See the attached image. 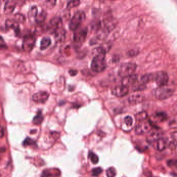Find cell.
Listing matches in <instances>:
<instances>
[{
  "label": "cell",
  "instance_id": "1",
  "mask_svg": "<svg viewBox=\"0 0 177 177\" xmlns=\"http://www.w3.org/2000/svg\"><path fill=\"white\" fill-rule=\"evenodd\" d=\"M96 49L97 54L93 59L91 64V69L94 72L100 73L104 71V70L106 68V49L103 47H100Z\"/></svg>",
  "mask_w": 177,
  "mask_h": 177
},
{
  "label": "cell",
  "instance_id": "2",
  "mask_svg": "<svg viewBox=\"0 0 177 177\" xmlns=\"http://www.w3.org/2000/svg\"><path fill=\"white\" fill-rule=\"evenodd\" d=\"M174 90L173 87L167 86L159 87L154 90V95L157 99L165 100L173 95Z\"/></svg>",
  "mask_w": 177,
  "mask_h": 177
},
{
  "label": "cell",
  "instance_id": "3",
  "mask_svg": "<svg viewBox=\"0 0 177 177\" xmlns=\"http://www.w3.org/2000/svg\"><path fill=\"white\" fill-rule=\"evenodd\" d=\"M137 68V65L134 63L127 62L122 64L118 71V74L120 77L124 78L134 74Z\"/></svg>",
  "mask_w": 177,
  "mask_h": 177
},
{
  "label": "cell",
  "instance_id": "4",
  "mask_svg": "<svg viewBox=\"0 0 177 177\" xmlns=\"http://www.w3.org/2000/svg\"><path fill=\"white\" fill-rule=\"evenodd\" d=\"M86 18V14L85 12L82 10H79L75 13L71 18L69 23V27L70 30L75 31L81 25V23L85 20Z\"/></svg>",
  "mask_w": 177,
  "mask_h": 177
},
{
  "label": "cell",
  "instance_id": "5",
  "mask_svg": "<svg viewBox=\"0 0 177 177\" xmlns=\"http://www.w3.org/2000/svg\"><path fill=\"white\" fill-rule=\"evenodd\" d=\"M62 19L60 17H54L50 20L47 27V31L50 34L56 32L62 28Z\"/></svg>",
  "mask_w": 177,
  "mask_h": 177
},
{
  "label": "cell",
  "instance_id": "6",
  "mask_svg": "<svg viewBox=\"0 0 177 177\" xmlns=\"http://www.w3.org/2000/svg\"><path fill=\"white\" fill-rule=\"evenodd\" d=\"M36 42V37L33 34H28L25 35L23 39L22 43V49L26 52H30L34 46Z\"/></svg>",
  "mask_w": 177,
  "mask_h": 177
},
{
  "label": "cell",
  "instance_id": "7",
  "mask_svg": "<svg viewBox=\"0 0 177 177\" xmlns=\"http://www.w3.org/2000/svg\"><path fill=\"white\" fill-rule=\"evenodd\" d=\"M154 80L158 85L160 87H162L167 85L169 78L166 72L160 71L154 74Z\"/></svg>",
  "mask_w": 177,
  "mask_h": 177
},
{
  "label": "cell",
  "instance_id": "8",
  "mask_svg": "<svg viewBox=\"0 0 177 177\" xmlns=\"http://www.w3.org/2000/svg\"><path fill=\"white\" fill-rule=\"evenodd\" d=\"M74 35V41L76 43H81L85 41L87 37L88 30L87 28H82L80 29L76 30Z\"/></svg>",
  "mask_w": 177,
  "mask_h": 177
},
{
  "label": "cell",
  "instance_id": "9",
  "mask_svg": "<svg viewBox=\"0 0 177 177\" xmlns=\"http://www.w3.org/2000/svg\"><path fill=\"white\" fill-rule=\"evenodd\" d=\"M112 95L118 97H122L126 95L129 93V87L123 85L115 86L112 90Z\"/></svg>",
  "mask_w": 177,
  "mask_h": 177
},
{
  "label": "cell",
  "instance_id": "10",
  "mask_svg": "<svg viewBox=\"0 0 177 177\" xmlns=\"http://www.w3.org/2000/svg\"><path fill=\"white\" fill-rule=\"evenodd\" d=\"M152 128L150 123H139L135 127V132L137 134H141L148 132Z\"/></svg>",
  "mask_w": 177,
  "mask_h": 177
},
{
  "label": "cell",
  "instance_id": "11",
  "mask_svg": "<svg viewBox=\"0 0 177 177\" xmlns=\"http://www.w3.org/2000/svg\"><path fill=\"white\" fill-rule=\"evenodd\" d=\"M49 97V94L46 92H39L35 93L32 96L33 101L39 103H44Z\"/></svg>",
  "mask_w": 177,
  "mask_h": 177
},
{
  "label": "cell",
  "instance_id": "12",
  "mask_svg": "<svg viewBox=\"0 0 177 177\" xmlns=\"http://www.w3.org/2000/svg\"><path fill=\"white\" fill-rule=\"evenodd\" d=\"M155 149L158 151H163L165 149L167 146V140L164 138L161 137L152 143Z\"/></svg>",
  "mask_w": 177,
  "mask_h": 177
},
{
  "label": "cell",
  "instance_id": "13",
  "mask_svg": "<svg viewBox=\"0 0 177 177\" xmlns=\"http://www.w3.org/2000/svg\"><path fill=\"white\" fill-rule=\"evenodd\" d=\"M138 78V76L136 74H133L129 76H126L123 78L122 80V85L129 87V85H132L135 84Z\"/></svg>",
  "mask_w": 177,
  "mask_h": 177
},
{
  "label": "cell",
  "instance_id": "14",
  "mask_svg": "<svg viewBox=\"0 0 177 177\" xmlns=\"http://www.w3.org/2000/svg\"><path fill=\"white\" fill-rule=\"evenodd\" d=\"M16 5L15 1H8L5 4L4 13L6 15H10L13 12Z\"/></svg>",
  "mask_w": 177,
  "mask_h": 177
},
{
  "label": "cell",
  "instance_id": "15",
  "mask_svg": "<svg viewBox=\"0 0 177 177\" xmlns=\"http://www.w3.org/2000/svg\"><path fill=\"white\" fill-rule=\"evenodd\" d=\"M6 27L7 29L13 28L17 35L20 33L19 25H18L17 23H16L15 22H14V20L10 19L6 20Z\"/></svg>",
  "mask_w": 177,
  "mask_h": 177
},
{
  "label": "cell",
  "instance_id": "16",
  "mask_svg": "<svg viewBox=\"0 0 177 177\" xmlns=\"http://www.w3.org/2000/svg\"><path fill=\"white\" fill-rule=\"evenodd\" d=\"M144 98L141 95H133L128 98V101L130 104L136 105L144 100Z\"/></svg>",
  "mask_w": 177,
  "mask_h": 177
},
{
  "label": "cell",
  "instance_id": "17",
  "mask_svg": "<svg viewBox=\"0 0 177 177\" xmlns=\"http://www.w3.org/2000/svg\"><path fill=\"white\" fill-rule=\"evenodd\" d=\"M54 34V39L57 42L64 41L65 37L66 32L65 30L60 28L56 31Z\"/></svg>",
  "mask_w": 177,
  "mask_h": 177
},
{
  "label": "cell",
  "instance_id": "18",
  "mask_svg": "<svg viewBox=\"0 0 177 177\" xmlns=\"http://www.w3.org/2000/svg\"><path fill=\"white\" fill-rule=\"evenodd\" d=\"M51 43V41L50 38L46 37H44L41 42L40 49L42 51L45 50L50 46Z\"/></svg>",
  "mask_w": 177,
  "mask_h": 177
},
{
  "label": "cell",
  "instance_id": "19",
  "mask_svg": "<svg viewBox=\"0 0 177 177\" xmlns=\"http://www.w3.org/2000/svg\"><path fill=\"white\" fill-rule=\"evenodd\" d=\"M44 119V117L42 115L41 111H39L36 116L34 117L33 123L35 125L41 124Z\"/></svg>",
  "mask_w": 177,
  "mask_h": 177
},
{
  "label": "cell",
  "instance_id": "20",
  "mask_svg": "<svg viewBox=\"0 0 177 177\" xmlns=\"http://www.w3.org/2000/svg\"><path fill=\"white\" fill-rule=\"evenodd\" d=\"M46 12L44 10H42L40 14L37 16L35 18V22L37 23H42V22H44L45 20L46 19Z\"/></svg>",
  "mask_w": 177,
  "mask_h": 177
},
{
  "label": "cell",
  "instance_id": "21",
  "mask_svg": "<svg viewBox=\"0 0 177 177\" xmlns=\"http://www.w3.org/2000/svg\"><path fill=\"white\" fill-rule=\"evenodd\" d=\"M14 20L16 23H23L25 21V16L22 14L17 13L14 16Z\"/></svg>",
  "mask_w": 177,
  "mask_h": 177
},
{
  "label": "cell",
  "instance_id": "22",
  "mask_svg": "<svg viewBox=\"0 0 177 177\" xmlns=\"http://www.w3.org/2000/svg\"><path fill=\"white\" fill-rule=\"evenodd\" d=\"M154 79V75L151 74H144L141 78V81L143 84H146Z\"/></svg>",
  "mask_w": 177,
  "mask_h": 177
},
{
  "label": "cell",
  "instance_id": "23",
  "mask_svg": "<svg viewBox=\"0 0 177 177\" xmlns=\"http://www.w3.org/2000/svg\"><path fill=\"white\" fill-rule=\"evenodd\" d=\"M147 117H148V115H147V113L146 112H141L136 115V119L137 121L139 122V123H141L145 119H146Z\"/></svg>",
  "mask_w": 177,
  "mask_h": 177
},
{
  "label": "cell",
  "instance_id": "24",
  "mask_svg": "<svg viewBox=\"0 0 177 177\" xmlns=\"http://www.w3.org/2000/svg\"><path fill=\"white\" fill-rule=\"evenodd\" d=\"M168 126L173 129H177V117H175L170 119L168 123Z\"/></svg>",
  "mask_w": 177,
  "mask_h": 177
},
{
  "label": "cell",
  "instance_id": "25",
  "mask_svg": "<svg viewBox=\"0 0 177 177\" xmlns=\"http://www.w3.org/2000/svg\"><path fill=\"white\" fill-rule=\"evenodd\" d=\"M28 15H29V17L30 18H36L37 16V8L36 6H32L31 7L30 11H29Z\"/></svg>",
  "mask_w": 177,
  "mask_h": 177
},
{
  "label": "cell",
  "instance_id": "26",
  "mask_svg": "<svg viewBox=\"0 0 177 177\" xmlns=\"http://www.w3.org/2000/svg\"><path fill=\"white\" fill-rule=\"evenodd\" d=\"M89 158H90L91 162L94 164H96L98 163L99 158L97 155L94 153L93 152H90L89 153Z\"/></svg>",
  "mask_w": 177,
  "mask_h": 177
},
{
  "label": "cell",
  "instance_id": "27",
  "mask_svg": "<svg viewBox=\"0 0 177 177\" xmlns=\"http://www.w3.org/2000/svg\"><path fill=\"white\" fill-rule=\"evenodd\" d=\"M116 170L114 168H109L106 171V175L107 177H115L116 176Z\"/></svg>",
  "mask_w": 177,
  "mask_h": 177
},
{
  "label": "cell",
  "instance_id": "28",
  "mask_svg": "<svg viewBox=\"0 0 177 177\" xmlns=\"http://www.w3.org/2000/svg\"><path fill=\"white\" fill-rule=\"evenodd\" d=\"M80 3V1H69L67 4V8H71L75 7L76 6H78Z\"/></svg>",
  "mask_w": 177,
  "mask_h": 177
},
{
  "label": "cell",
  "instance_id": "29",
  "mask_svg": "<svg viewBox=\"0 0 177 177\" xmlns=\"http://www.w3.org/2000/svg\"><path fill=\"white\" fill-rule=\"evenodd\" d=\"M103 170L101 168H95L92 170V174L94 177H97L102 173Z\"/></svg>",
  "mask_w": 177,
  "mask_h": 177
},
{
  "label": "cell",
  "instance_id": "30",
  "mask_svg": "<svg viewBox=\"0 0 177 177\" xmlns=\"http://www.w3.org/2000/svg\"><path fill=\"white\" fill-rule=\"evenodd\" d=\"M35 144V142L34 141L32 140V139L30 138H27L25 139L23 142V146H31V145H33V144Z\"/></svg>",
  "mask_w": 177,
  "mask_h": 177
},
{
  "label": "cell",
  "instance_id": "31",
  "mask_svg": "<svg viewBox=\"0 0 177 177\" xmlns=\"http://www.w3.org/2000/svg\"><path fill=\"white\" fill-rule=\"evenodd\" d=\"M124 123L128 126H131L133 124V120L132 117L130 116H127L124 118Z\"/></svg>",
  "mask_w": 177,
  "mask_h": 177
},
{
  "label": "cell",
  "instance_id": "32",
  "mask_svg": "<svg viewBox=\"0 0 177 177\" xmlns=\"http://www.w3.org/2000/svg\"><path fill=\"white\" fill-rule=\"evenodd\" d=\"M156 117L159 119L160 121H162L165 120L167 118V115L165 113L160 112V113H158L156 114Z\"/></svg>",
  "mask_w": 177,
  "mask_h": 177
},
{
  "label": "cell",
  "instance_id": "33",
  "mask_svg": "<svg viewBox=\"0 0 177 177\" xmlns=\"http://www.w3.org/2000/svg\"><path fill=\"white\" fill-rule=\"evenodd\" d=\"M145 87H146V86L144 85V84H141V85L135 86L134 90H144Z\"/></svg>",
  "mask_w": 177,
  "mask_h": 177
},
{
  "label": "cell",
  "instance_id": "34",
  "mask_svg": "<svg viewBox=\"0 0 177 177\" xmlns=\"http://www.w3.org/2000/svg\"><path fill=\"white\" fill-rule=\"evenodd\" d=\"M177 142H176V140H173V141L170 142L169 147H170V149H175L176 147L177 146Z\"/></svg>",
  "mask_w": 177,
  "mask_h": 177
},
{
  "label": "cell",
  "instance_id": "35",
  "mask_svg": "<svg viewBox=\"0 0 177 177\" xmlns=\"http://www.w3.org/2000/svg\"><path fill=\"white\" fill-rule=\"evenodd\" d=\"M77 73H78L77 70H70L69 71V74H70L71 76H75Z\"/></svg>",
  "mask_w": 177,
  "mask_h": 177
},
{
  "label": "cell",
  "instance_id": "36",
  "mask_svg": "<svg viewBox=\"0 0 177 177\" xmlns=\"http://www.w3.org/2000/svg\"><path fill=\"white\" fill-rule=\"evenodd\" d=\"M3 136H4V131L3 130V129H0V138H2Z\"/></svg>",
  "mask_w": 177,
  "mask_h": 177
},
{
  "label": "cell",
  "instance_id": "37",
  "mask_svg": "<svg viewBox=\"0 0 177 177\" xmlns=\"http://www.w3.org/2000/svg\"><path fill=\"white\" fill-rule=\"evenodd\" d=\"M5 48V49L7 48V47H6V45H0V49H4Z\"/></svg>",
  "mask_w": 177,
  "mask_h": 177
},
{
  "label": "cell",
  "instance_id": "38",
  "mask_svg": "<svg viewBox=\"0 0 177 177\" xmlns=\"http://www.w3.org/2000/svg\"><path fill=\"white\" fill-rule=\"evenodd\" d=\"M4 41V40L2 38V37L0 36V42H3Z\"/></svg>",
  "mask_w": 177,
  "mask_h": 177
}]
</instances>
